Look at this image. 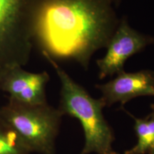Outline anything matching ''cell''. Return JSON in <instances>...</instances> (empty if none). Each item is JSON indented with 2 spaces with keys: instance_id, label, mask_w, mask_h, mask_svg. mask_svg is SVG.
Listing matches in <instances>:
<instances>
[{
  "instance_id": "1",
  "label": "cell",
  "mask_w": 154,
  "mask_h": 154,
  "mask_svg": "<svg viewBox=\"0 0 154 154\" xmlns=\"http://www.w3.org/2000/svg\"><path fill=\"white\" fill-rule=\"evenodd\" d=\"M113 7L109 0H40L34 41L53 59L74 60L87 70L118 27Z\"/></svg>"
},
{
  "instance_id": "2",
  "label": "cell",
  "mask_w": 154,
  "mask_h": 154,
  "mask_svg": "<svg viewBox=\"0 0 154 154\" xmlns=\"http://www.w3.org/2000/svg\"><path fill=\"white\" fill-rule=\"evenodd\" d=\"M42 54L60 81V103L58 109L63 116L78 119L82 126L85 146L80 154H119L113 149L114 135L103 114L105 104L102 100L92 97L47 52L42 51Z\"/></svg>"
},
{
  "instance_id": "3",
  "label": "cell",
  "mask_w": 154,
  "mask_h": 154,
  "mask_svg": "<svg viewBox=\"0 0 154 154\" xmlns=\"http://www.w3.org/2000/svg\"><path fill=\"white\" fill-rule=\"evenodd\" d=\"M40 0H0V76L29 62Z\"/></svg>"
},
{
  "instance_id": "4",
  "label": "cell",
  "mask_w": 154,
  "mask_h": 154,
  "mask_svg": "<svg viewBox=\"0 0 154 154\" xmlns=\"http://www.w3.org/2000/svg\"><path fill=\"white\" fill-rule=\"evenodd\" d=\"M62 116L48 103L30 105L11 99L0 108V118L16 131L32 153L40 154H54Z\"/></svg>"
},
{
  "instance_id": "5",
  "label": "cell",
  "mask_w": 154,
  "mask_h": 154,
  "mask_svg": "<svg viewBox=\"0 0 154 154\" xmlns=\"http://www.w3.org/2000/svg\"><path fill=\"white\" fill-rule=\"evenodd\" d=\"M154 44V37L133 29L126 18L121 19L106 47L104 57L96 60L100 79L124 71V63L147 46Z\"/></svg>"
},
{
  "instance_id": "6",
  "label": "cell",
  "mask_w": 154,
  "mask_h": 154,
  "mask_svg": "<svg viewBox=\"0 0 154 154\" xmlns=\"http://www.w3.org/2000/svg\"><path fill=\"white\" fill-rule=\"evenodd\" d=\"M101 92L100 98L105 106L120 103L122 106L127 102L139 96H154V72L140 70L136 72L123 71L114 79L105 84H96Z\"/></svg>"
},
{
  "instance_id": "7",
  "label": "cell",
  "mask_w": 154,
  "mask_h": 154,
  "mask_svg": "<svg viewBox=\"0 0 154 154\" xmlns=\"http://www.w3.org/2000/svg\"><path fill=\"white\" fill-rule=\"evenodd\" d=\"M50 79L47 72L32 73L22 66L8 69L0 76V91L9 99L30 105L47 103L46 86Z\"/></svg>"
},
{
  "instance_id": "8",
  "label": "cell",
  "mask_w": 154,
  "mask_h": 154,
  "mask_svg": "<svg viewBox=\"0 0 154 154\" xmlns=\"http://www.w3.org/2000/svg\"><path fill=\"white\" fill-rule=\"evenodd\" d=\"M134 119V131L137 137V143L134 148L125 151L124 154L149 153L154 149V116L149 115L143 119Z\"/></svg>"
},
{
  "instance_id": "9",
  "label": "cell",
  "mask_w": 154,
  "mask_h": 154,
  "mask_svg": "<svg viewBox=\"0 0 154 154\" xmlns=\"http://www.w3.org/2000/svg\"><path fill=\"white\" fill-rule=\"evenodd\" d=\"M29 148L12 127L0 118V154H29Z\"/></svg>"
},
{
  "instance_id": "10",
  "label": "cell",
  "mask_w": 154,
  "mask_h": 154,
  "mask_svg": "<svg viewBox=\"0 0 154 154\" xmlns=\"http://www.w3.org/2000/svg\"><path fill=\"white\" fill-rule=\"evenodd\" d=\"M113 6H118L121 2V0H109Z\"/></svg>"
},
{
  "instance_id": "11",
  "label": "cell",
  "mask_w": 154,
  "mask_h": 154,
  "mask_svg": "<svg viewBox=\"0 0 154 154\" xmlns=\"http://www.w3.org/2000/svg\"><path fill=\"white\" fill-rule=\"evenodd\" d=\"M151 113H150V115L154 116V104H151Z\"/></svg>"
},
{
  "instance_id": "12",
  "label": "cell",
  "mask_w": 154,
  "mask_h": 154,
  "mask_svg": "<svg viewBox=\"0 0 154 154\" xmlns=\"http://www.w3.org/2000/svg\"><path fill=\"white\" fill-rule=\"evenodd\" d=\"M149 154H154V149H153V150H152V151H151V152H150Z\"/></svg>"
}]
</instances>
